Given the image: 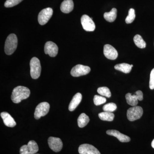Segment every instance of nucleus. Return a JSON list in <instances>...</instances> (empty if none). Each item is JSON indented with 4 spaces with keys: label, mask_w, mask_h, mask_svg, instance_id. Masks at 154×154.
I'll return each instance as SVG.
<instances>
[{
    "label": "nucleus",
    "mask_w": 154,
    "mask_h": 154,
    "mask_svg": "<svg viewBox=\"0 0 154 154\" xmlns=\"http://www.w3.org/2000/svg\"><path fill=\"white\" fill-rule=\"evenodd\" d=\"M79 152L80 154H101L94 146L88 144H83L80 146Z\"/></svg>",
    "instance_id": "4468645a"
},
{
    "label": "nucleus",
    "mask_w": 154,
    "mask_h": 154,
    "mask_svg": "<svg viewBox=\"0 0 154 154\" xmlns=\"http://www.w3.org/2000/svg\"><path fill=\"white\" fill-rule=\"evenodd\" d=\"M91 70L90 67L78 64L72 69L71 74L73 77H79L88 74L91 72Z\"/></svg>",
    "instance_id": "1a4fd4ad"
},
{
    "label": "nucleus",
    "mask_w": 154,
    "mask_h": 154,
    "mask_svg": "<svg viewBox=\"0 0 154 154\" xmlns=\"http://www.w3.org/2000/svg\"><path fill=\"white\" fill-rule=\"evenodd\" d=\"M50 105L47 102H41L36 107L34 112V117L36 119H39L42 116L47 115L49 112Z\"/></svg>",
    "instance_id": "423d86ee"
},
{
    "label": "nucleus",
    "mask_w": 154,
    "mask_h": 154,
    "mask_svg": "<svg viewBox=\"0 0 154 154\" xmlns=\"http://www.w3.org/2000/svg\"><path fill=\"white\" fill-rule=\"evenodd\" d=\"M94 104L96 106H98L106 102V99L103 96L95 95L94 97Z\"/></svg>",
    "instance_id": "bb28decb"
},
{
    "label": "nucleus",
    "mask_w": 154,
    "mask_h": 154,
    "mask_svg": "<svg viewBox=\"0 0 154 154\" xmlns=\"http://www.w3.org/2000/svg\"><path fill=\"white\" fill-rule=\"evenodd\" d=\"M18 45V39L14 33L9 35L5 43V51L7 55H11L16 51Z\"/></svg>",
    "instance_id": "f03ea898"
},
{
    "label": "nucleus",
    "mask_w": 154,
    "mask_h": 154,
    "mask_svg": "<svg viewBox=\"0 0 154 154\" xmlns=\"http://www.w3.org/2000/svg\"><path fill=\"white\" fill-rule=\"evenodd\" d=\"M117 108V106L114 103H109L104 105L103 109L105 112H111L115 111Z\"/></svg>",
    "instance_id": "a878e982"
},
{
    "label": "nucleus",
    "mask_w": 154,
    "mask_h": 154,
    "mask_svg": "<svg viewBox=\"0 0 154 154\" xmlns=\"http://www.w3.org/2000/svg\"><path fill=\"white\" fill-rule=\"evenodd\" d=\"M1 116L4 122V124L9 127H14L17 123L11 116L8 112H3L1 113Z\"/></svg>",
    "instance_id": "dca6fc26"
},
{
    "label": "nucleus",
    "mask_w": 154,
    "mask_h": 154,
    "mask_svg": "<svg viewBox=\"0 0 154 154\" xmlns=\"http://www.w3.org/2000/svg\"><path fill=\"white\" fill-rule=\"evenodd\" d=\"M114 68L117 70L123 72L125 73H128L131 71L132 67L131 65L125 63L116 64L114 66Z\"/></svg>",
    "instance_id": "412c9836"
},
{
    "label": "nucleus",
    "mask_w": 154,
    "mask_h": 154,
    "mask_svg": "<svg viewBox=\"0 0 154 154\" xmlns=\"http://www.w3.org/2000/svg\"><path fill=\"white\" fill-rule=\"evenodd\" d=\"M117 17V10L113 8L110 12H106L104 14V17L107 22H114Z\"/></svg>",
    "instance_id": "6ab92c4d"
},
{
    "label": "nucleus",
    "mask_w": 154,
    "mask_h": 154,
    "mask_svg": "<svg viewBox=\"0 0 154 154\" xmlns=\"http://www.w3.org/2000/svg\"><path fill=\"white\" fill-rule=\"evenodd\" d=\"M48 144L50 149L57 152L60 151L63 146L60 138L53 137H51L48 139Z\"/></svg>",
    "instance_id": "9b49d317"
},
{
    "label": "nucleus",
    "mask_w": 154,
    "mask_h": 154,
    "mask_svg": "<svg viewBox=\"0 0 154 154\" xmlns=\"http://www.w3.org/2000/svg\"><path fill=\"white\" fill-rule=\"evenodd\" d=\"M53 11L51 8H46L42 10L38 15V22L40 25H45L52 17Z\"/></svg>",
    "instance_id": "0eeeda50"
},
{
    "label": "nucleus",
    "mask_w": 154,
    "mask_h": 154,
    "mask_svg": "<svg viewBox=\"0 0 154 154\" xmlns=\"http://www.w3.org/2000/svg\"><path fill=\"white\" fill-rule=\"evenodd\" d=\"M74 5L72 0H64L61 5V11L65 14H69L73 10Z\"/></svg>",
    "instance_id": "a211bd4d"
},
{
    "label": "nucleus",
    "mask_w": 154,
    "mask_h": 154,
    "mask_svg": "<svg viewBox=\"0 0 154 154\" xmlns=\"http://www.w3.org/2000/svg\"><path fill=\"white\" fill-rule=\"evenodd\" d=\"M131 67H133V65H131Z\"/></svg>",
    "instance_id": "7c9ffc66"
},
{
    "label": "nucleus",
    "mask_w": 154,
    "mask_h": 154,
    "mask_svg": "<svg viewBox=\"0 0 154 154\" xmlns=\"http://www.w3.org/2000/svg\"><path fill=\"white\" fill-rule=\"evenodd\" d=\"M97 92L100 95L102 96H105L107 98H110L111 96V92L109 88L107 87H101L97 90Z\"/></svg>",
    "instance_id": "b1692460"
},
{
    "label": "nucleus",
    "mask_w": 154,
    "mask_h": 154,
    "mask_svg": "<svg viewBox=\"0 0 154 154\" xmlns=\"http://www.w3.org/2000/svg\"><path fill=\"white\" fill-rule=\"evenodd\" d=\"M152 147L154 149V139L153 140L152 142Z\"/></svg>",
    "instance_id": "c756f323"
},
{
    "label": "nucleus",
    "mask_w": 154,
    "mask_h": 154,
    "mask_svg": "<svg viewBox=\"0 0 154 154\" xmlns=\"http://www.w3.org/2000/svg\"><path fill=\"white\" fill-rule=\"evenodd\" d=\"M81 23L83 29L87 31H94L96 25L92 19L87 15H84L81 18Z\"/></svg>",
    "instance_id": "9d476101"
},
{
    "label": "nucleus",
    "mask_w": 154,
    "mask_h": 154,
    "mask_svg": "<svg viewBox=\"0 0 154 154\" xmlns=\"http://www.w3.org/2000/svg\"><path fill=\"white\" fill-rule=\"evenodd\" d=\"M99 118L103 121H112L114 119V114L111 112H104L99 113Z\"/></svg>",
    "instance_id": "4be33fe9"
},
{
    "label": "nucleus",
    "mask_w": 154,
    "mask_h": 154,
    "mask_svg": "<svg viewBox=\"0 0 154 154\" xmlns=\"http://www.w3.org/2000/svg\"><path fill=\"white\" fill-rule=\"evenodd\" d=\"M149 88L151 90L154 89V68L152 69L150 73L149 81Z\"/></svg>",
    "instance_id": "c85d7f7f"
},
{
    "label": "nucleus",
    "mask_w": 154,
    "mask_h": 154,
    "mask_svg": "<svg viewBox=\"0 0 154 154\" xmlns=\"http://www.w3.org/2000/svg\"><path fill=\"white\" fill-rule=\"evenodd\" d=\"M143 114V110L140 106H135L127 110V116L130 121H134L140 119Z\"/></svg>",
    "instance_id": "20e7f679"
},
{
    "label": "nucleus",
    "mask_w": 154,
    "mask_h": 154,
    "mask_svg": "<svg viewBox=\"0 0 154 154\" xmlns=\"http://www.w3.org/2000/svg\"><path fill=\"white\" fill-rule=\"evenodd\" d=\"M135 13L134 9L131 8L128 11V16L125 19V22L127 24H130L134 21L135 18Z\"/></svg>",
    "instance_id": "393cba45"
},
{
    "label": "nucleus",
    "mask_w": 154,
    "mask_h": 154,
    "mask_svg": "<svg viewBox=\"0 0 154 154\" xmlns=\"http://www.w3.org/2000/svg\"><path fill=\"white\" fill-rule=\"evenodd\" d=\"M30 91L28 88L24 86L16 87L12 92L11 99L15 103H20L22 100L27 99L30 95Z\"/></svg>",
    "instance_id": "f257e3e1"
},
{
    "label": "nucleus",
    "mask_w": 154,
    "mask_h": 154,
    "mask_svg": "<svg viewBox=\"0 0 154 154\" xmlns=\"http://www.w3.org/2000/svg\"><path fill=\"white\" fill-rule=\"evenodd\" d=\"M134 41L136 45L139 48H143L146 47V45L145 42L144 41L141 36L139 34H137L134 36Z\"/></svg>",
    "instance_id": "5701e85b"
},
{
    "label": "nucleus",
    "mask_w": 154,
    "mask_h": 154,
    "mask_svg": "<svg viewBox=\"0 0 154 154\" xmlns=\"http://www.w3.org/2000/svg\"><path fill=\"white\" fill-rule=\"evenodd\" d=\"M38 150L37 143L34 140H30L27 145L22 146L20 149V154H35Z\"/></svg>",
    "instance_id": "39448f33"
},
{
    "label": "nucleus",
    "mask_w": 154,
    "mask_h": 154,
    "mask_svg": "<svg viewBox=\"0 0 154 154\" xmlns=\"http://www.w3.org/2000/svg\"><path fill=\"white\" fill-rule=\"evenodd\" d=\"M30 65L31 78L34 79H38L40 76L41 72L40 61L37 57H33L30 60Z\"/></svg>",
    "instance_id": "7ed1b4c3"
},
{
    "label": "nucleus",
    "mask_w": 154,
    "mask_h": 154,
    "mask_svg": "<svg viewBox=\"0 0 154 154\" xmlns=\"http://www.w3.org/2000/svg\"><path fill=\"white\" fill-rule=\"evenodd\" d=\"M90 121L89 116L85 113H82L78 119V124L80 128H83L86 126Z\"/></svg>",
    "instance_id": "aec40b11"
},
{
    "label": "nucleus",
    "mask_w": 154,
    "mask_h": 154,
    "mask_svg": "<svg viewBox=\"0 0 154 154\" xmlns=\"http://www.w3.org/2000/svg\"></svg>",
    "instance_id": "2f4dec72"
},
{
    "label": "nucleus",
    "mask_w": 154,
    "mask_h": 154,
    "mask_svg": "<svg viewBox=\"0 0 154 154\" xmlns=\"http://www.w3.org/2000/svg\"><path fill=\"white\" fill-rule=\"evenodd\" d=\"M82 94L79 93H77L73 97L72 101H71L69 106V110L70 111L74 110L76 108L78 107L79 104L81 103L82 101Z\"/></svg>",
    "instance_id": "f3484780"
},
{
    "label": "nucleus",
    "mask_w": 154,
    "mask_h": 154,
    "mask_svg": "<svg viewBox=\"0 0 154 154\" xmlns=\"http://www.w3.org/2000/svg\"><path fill=\"white\" fill-rule=\"evenodd\" d=\"M44 51L45 54H48L51 57H55L57 55L58 48L54 42H47L45 45Z\"/></svg>",
    "instance_id": "f8f14e48"
},
{
    "label": "nucleus",
    "mask_w": 154,
    "mask_h": 154,
    "mask_svg": "<svg viewBox=\"0 0 154 154\" xmlns=\"http://www.w3.org/2000/svg\"><path fill=\"white\" fill-rule=\"evenodd\" d=\"M125 98L128 105L132 106H136L138 104V100L142 101L143 99V94L140 91H137L133 95L128 93L125 95Z\"/></svg>",
    "instance_id": "6e6552de"
},
{
    "label": "nucleus",
    "mask_w": 154,
    "mask_h": 154,
    "mask_svg": "<svg viewBox=\"0 0 154 154\" xmlns=\"http://www.w3.org/2000/svg\"><path fill=\"white\" fill-rule=\"evenodd\" d=\"M104 54L108 59L114 60L117 58L118 54L116 50L112 45L106 44L104 47Z\"/></svg>",
    "instance_id": "ddd939ff"
},
{
    "label": "nucleus",
    "mask_w": 154,
    "mask_h": 154,
    "mask_svg": "<svg viewBox=\"0 0 154 154\" xmlns=\"http://www.w3.org/2000/svg\"><path fill=\"white\" fill-rule=\"evenodd\" d=\"M23 0H7L5 3V6L6 8H12L17 5L21 2Z\"/></svg>",
    "instance_id": "cd10ccee"
},
{
    "label": "nucleus",
    "mask_w": 154,
    "mask_h": 154,
    "mask_svg": "<svg viewBox=\"0 0 154 154\" xmlns=\"http://www.w3.org/2000/svg\"><path fill=\"white\" fill-rule=\"evenodd\" d=\"M106 133L109 135L115 137L122 143L128 142L130 141V138L125 135L122 134L116 130H109L106 131Z\"/></svg>",
    "instance_id": "2eb2a0df"
}]
</instances>
